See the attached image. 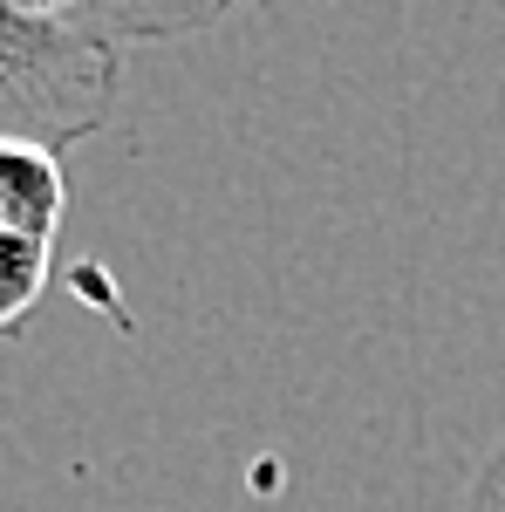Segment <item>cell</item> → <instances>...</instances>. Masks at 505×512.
I'll return each mask as SVG.
<instances>
[{
  "label": "cell",
  "mask_w": 505,
  "mask_h": 512,
  "mask_svg": "<svg viewBox=\"0 0 505 512\" xmlns=\"http://www.w3.org/2000/svg\"><path fill=\"white\" fill-rule=\"evenodd\" d=\"M123 48L0 0V137L69 151L117 117Z\"/></svg>",
  "instance_id": "1"
},
{
  "label": "cell",
  "mask_w": 505,
  "mask_h": 512,
  "mask_svg": "<svg viewBox=\"0 0 505 512\" xmlns=\"http://www.w3.org/2000/svg\"><path fill=\"white\" fill-rule=\"evenodd\" d=\"M21 7H35L41 21H62V28L130 48V41H192L246 0H21Z\"/></svg>",
  "instance_id": "2"
},
{
  "label": "cell",
  "mask_w": 505,
  "mask_h": 512,
  "mask_svg": "<svg viewBox=\"0 0 505 512\" xmlns=\"http://www.w3.org/2000/svg\"><path fill=\"white\" fill-rule=\"evenodd\" d=\"M69 212V178H62V151L28 144V137H0V233H21L55 246Z\"/></svg>",
  "instance_id": "3"
},
{
  "label": "cell",
  "mask_w": 505,
  "mask_h": 512,
  "mask_svg": "<svg viewBox=\"0 0 505 512\" xmlns=\"http://www.w3.org/2000/svg\"><path fill=\"white\" fill-rule=\"evenodd\" d=\"M48 274H55V246L21 239V233H0V335H14V328L41 308Z\"/></svg>",
  "instance_id": "4"
}]
</instances>
